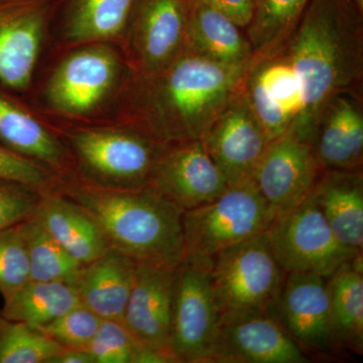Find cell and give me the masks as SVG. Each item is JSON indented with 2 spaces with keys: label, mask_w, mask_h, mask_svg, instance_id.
<instances>
[{
  "label": "cell",
  "mask_w": 363,
  "mask_h": 363,
  "mask_svg": "<svg viewBox=\"0 0 363 363\" xmlns=\"http://www.w3.org/2000/svg\"><path fill=\"white\" fill-rule=\"evenodd\" d=\"M87 351L94 363H145L147 347L133 337L123 322L104 319Z\"/></svg>",
  "instance_id": "cell-31"
},
{
  "label": "cell",
  "mask_w": 363,
  "mask_h": 363,
  "mask_svg": "<svg viewBox=\"0 0 363 363\" xmlns=\"http://www.w3.org/2000/svg\"><path fill=\"white\" fill-rule=\"evenodd\" d=\"M18 224L28 252L30 279L77 286L84 266L45 230L33 213Z\"/></svg>",
  "instance_id": "cell-28"
},
{
  "label": "cell",
  "mask_w": 363,
  "mask_h": 363,
  "mask_svg": "<svg viewBox=\"0 0 363 363\" xmlns=\"http://www.w3.org/2000/svg\"><path fill=\"white\" fill-rule=\"evenodd\" d=\"M327 279L332 330L339 350L362 354V252Z\"/></svg>",
  "instance_id": "cell-25"
},
{
  "label": "cell",
  "mask_w": 363,
  "mask_h": 363,
  "mask_svg": "<svg viewBox=\"0 0 363 363\" xmlns=\"http://www.w3.org/2000/svg\"><path fill=\"white\" fill-rule=\"evenodd\" d=\"M61 179L44 164L0 145V180L16 182L50 193L58 188Z\"/></svg>",
  "instance_id": "cell-34"
},
{
  "label": "cell",
  "mask_w": 363,
  "mask_h": 363,
  "mask_svg": "<svg viewBox=\"0 0 363 363\" xmlns=\"http://www.w3.org/2000/svg\"><path fill=\"white\" fill-rule=\"evenodd\" d=\"M271 211L253 181L227 188L213 201L184 212V257L214 255L267 230Z\"/></svg>",
  "instance_id": "cell-6"
},
{
  "label": "cell",
  "mask_w": 363,
  "mask_h": 363,
  "mask_svg": "<svg viewBox=\"0 0 363 363\" xmlns=\"http://www.w3.org/2000/svg\"><path fill=\"white\" fill-rule=\"evenodd\" d=\"M310 0H259L247 28L253 58L281 49L302 18Z\"/></svg>",
  "instance_id": "cell-29"
},
{
  "label": "cell",
  "mask_w": 363,
  "mask_h": 363,
  "mask_svg": "<svg viewBox=\"0 0 363 363\" xmlns=\"http://www.w3.org/2000/svg\"><path fill=\"white\" fill-rule=\"evenodd\" d=\"M241 85L200 138L229 187L252 180L269 143L248 106Z\"/></svg>",
  "instance_id": "cell-9"
},
{
  "label": "cell",
  "mask_w": 363,
  "mask_h": 363,
  "mask_svg": "<svg viewBox=\"0 0 363 363\" xmlns=\"http://www.w3.org/2000/svg\"><path fill=\"white\" fill-rule=\"evenodd\" d=\"M211 259L183 257L177 267L169 352L177 363H208L219 331Z\"/></svg>",
  "instance_id": "cell-8"
},
{
  "label": "cell",
  "mask_w": 363,
  "mask_h": 363,
  "mask_svg": "<svg viewBox=\"0 0 363 363\" xmlns=\"http://www.w3.org/2000/svg\"><path fill=\"white\" fill-rule=\"evenodd\" d=\"M54 11V0H0L1 84L30 86Z\"/></svg>",
  "instance_id": "cell-14"
},
{
  "label": "cell",
  "mask_w": 363,
  "mask_h": 363,
  "mask_svg": "<svg viewBox=\"0 0 363 363\" xmlns=\"http://www.w3.org/2000/svg\"><path fill=\"white\" fill-rule=\"evenodd\" d=\"M138 262L108 248L98 259L83 267L77 285L81 304L101 319L123 322Z\"/></svg>",
  "instance_id": "cell-21"
},
{
  "label": "cell",
  "mask_w": 363,
  "mask_h": 363,
  "mask_svg": "<svg viewBox=\"0 0 363 363\" xmlns=\"http://www.w3.org/2000/svg\"><path fill=\"white\" fill-rule=\"evenodd\" d=\"M309 362L304 350L272 315H252L219 324L212 362Z\"/></svg>",
  "instance_id": "cell-18"
},
{
  "label": "cell",
  "mask_w": 363,
  "mask_h": 363,
  "mask_svg": "<svg viewBox=\"0 0 363 363\" xmlns=\"http://www.w3.org/2000/svg\"><path fill=\"white\" fill-rule=\"evenodd\" d=\"M225 14L240 28H247L252 23L255 4L253 0H202Z\"/></svg>",
  "instance_id": "cell-36"
},
{
  "label": "cell",
  "mask_w": 363,
  "mask_h": 363,
  "mask_svg": "<svg viewBox=\"0 0 363 363\" xmlns=\"http://www.w3.org/2000/svg\"><path fill=\"white\" fill-rule=\"evenodd\" d=\"M62 348L42 328L11 319L0 309V363H49Z\"/></svg>",
  "instance_id": "cell-30"
},
{
  "label": "cell",
  "mask_w": 363,
  "mask_h": 363,
  "mask_svg": "<svg viewBox=\"0 0 363 363\" xmlns=\"http://www.w3.org/2000/svg\"><path fill=\"white\" fill-rule=\"evenodd\" d=\"M283 48L302 93L300 116L289 130L311 145L324 105L339 93L362 92V13L351 0H310Z\"/></svg>",
  "instance_id": "cell-1"
},
{
  "label": "cell",
  "mask_w": 363,
  "mask_h": 363,
  "mask_svg": "<svg viewBox=\"0 0 363 363\" xmlns=\"http://www.w3.org/2000/svg\"><path fill=\"white\" fill-rule=\"evenodd\" d=\"M135 0H54L64 13V33L72 43L114 39L128 28Z\"/></svg>",
  "instance_id": "cell-26"
},
{
  "label": "cell",
  "mask_w": 363,
  "mask_h": 363,
  "mask_svg": "<svg viewBox=\"0 0 363 363\" xmlns=\"http://www.w3.org/2000/svg\"><path fill=\"white\" fill-rule=\"evenodd\" d=\"M80 176L76 180L105 189L150 187L167 145L135 128H81L68 136Z\"/></svg>",
  "instance_id": "cell-4"
},
{
  "label": "cell",
  "mask_w": 363,
  "mask_h": 363,
  "mask_svg": "<svg viewBox=\"0 0 363 363\" xmlns=\"http://www.w3.org/2000/svg\"><path fill=\"white\" fill-rule=\"evenodd\" d=\"M18 223L0 229V295L4 302L30 281L28 252Z\"/></svg>",
  "instance_id": "cell-32"
},
{
  "label": "cell",
  "mask_w": 363,
  "mask_h": 363,
  "mask_svg": "<svg viewBox=\"0 0 363 363\" xmlns=\"http://www.w3.org/2000/svg\"><path fill=\"white\" fill-rule=\"evenodd\" d=\"M79 304L77 286L30 279L4 302L1 312L11 319L44 328Z\"/></svg>",
  "instance_id": "cell-27"
},
{
  "label": "cell",
  "mask_w": 363,
  "mask_h": 363,
  "mask_svg": "<svg viewBox=\"0 0 363 363\" xmlns=\"http://www.w3.org/2000/svg\"><path fill=\"white\" fill-rule=\"evenodd\" d=\"M255 1V6H257V4H259V0H253Z\"/></svg>",
  "instance_id": "cell-39"
},
{
  "label": "cell",
  "mask_w": 363,
  "mask_h": 363,
  "mask_svg": "<svg viewBox=\"0 0 363 363\" xmlns=\"http://www.w3.org/2000/svg\"><path fill=\"white\" fill-rule=\"evenodd\" d=\"M33 215L83 266L101 257L109 248L94 218L59 191L43 196Z\"/></svg>",
  "instance_id": "cell-22"
},
{
  "label": "cell",
  "mask_w": 363,
  "mask_h": 363,
  "mask_svg": "<svg viewBox=\"0 0 363 363\" xmlns=\"http://www.w3.org/2000/svg\"><path fill=\"white\" fill-rule=\"evenodd\" d=\"M322 169L311 145L288 130L269 143L252 181L274 218L311 194Z\"/></svg>",
  "instance_id": "cell-11"
},
{
  "label": "cell",
  "mask_w": 363,
  "mask_h": 363,
  "mask_svg": "<svg viewBox=\"0 0 363 363\" xmlns=\"http://www.w3.org/2000/svg\"><path fill=\"white\" fill-rule=\"evenodd\" d=\"M118 57L104 45L72 52L54 71L45 88L50 105L61 113L84 116L108 96L118 77Z\"/></svg>",
  "instance_id": "cell-12"
},
{
  "label": "cell",
  "mask_w": 363,
  "mask_h": 363,
  "mask_svg": "<svg viewBox=\"0 0 363 363\" xmlns=\"http://www.w3.org/2000/svg\"><path fill=\"white\" fill-rule=\"evenodd\" d=\"M311 147L323 169H362V92L339 93L324 105L318 118Z\"/></svg>",
  "instance_id": "cell-19"
},
{
  "label": "cell",
  "mask_w": 363,
  "mask_h": 363,
  "mask_svg": "<svg viewBox=\"0 0 363 363\" xmlns=\"http://www.w3.org/2000/svg\"><path fill=\"white\" fill-rule=\"evenodd\" d=\"M351 1H352L353 4L357 6L358 11L363 13V0H351Z\"/></svg>",
  "instance_id": "cell-38"
},
{
  "label": "cell",
  "mask_w": 363,
  "mask_h": 363,
  "mask_svg": "<svg viewBox=\"0 0 363 363\" xmlns=\"http://www.w3.org/2000/svg\"><path fill=\"white\" fill-rule=\"evenodd\" d=\"M312 194L339 241L362 252V169H322Z\"/></svg>",
  "instance_id": "cell-20"
},
{
  "label": "cell",
  "mask_w": 363,
  "mask_h": 363,
  "mask_svg": "<svg viewBox=\"0 0 363 363\" xmlns=\"http://www.w3.org/2000/svg\"><path fill=\"white\" fill-rule=\"evenodd\" d=\"M242 28L202 0H189L185 49L229 66L247 65L252 47Z\"/></svg>",
  "instance_id": "cell-23"
},
{
  "label": "cell",
  "mask_w": 363,
  "mask_h": 363,
  "mask_svg": "<svg viewBox=\"0 0 363 363\" xmlns=\"http://www.w3.org/2000/svg\"><path fill=\"white\" fill-rule=\"evenodd\" d=\"M45 194L47 193L23 184L0 180V229L33 215Z\"/></svg>",
  "instance_id": "cell-35"
},
{
  "label": "cell",
  "mask_w": 363,
  "mask_h": 363,
  "mask_svg": "<svg viewBox=\"0 0 363 363\" xmlns=\"http://www.w3.org/2000/svg\"><path fill=\"white\" fill-rule=\"evenodd\" d=\"M326 279L311 272H288L269 315L303 350L329 357L339 348L332 330Z\"/></svg>",
  "instance_id": "cell-10"
},
{
  "label": "cell",
  "mask_w": 363,
  "mask_h": 363,
  "mask_svg": "<svg viewBox=\"0 0 363 363\" xmlns=\"http://www.w3.org/2000/svg\"><path fill=\"white\" fill-rule=\"evenodd\" d=\"M150 187L185 212L213 201L229 186L197 140L166 145Z\"/></svg>",
  "instance_id": "cell-15"
},
{
  "label": "cell",
  "mask_w": 363,
  "mask_h": 363,
  "mask_svg": "<svg viewBox=\"0 0 363 363\" xmlns=\"http://www.w3.org/2000/svg\"><path fill=\"white\" fill-rule=\"evenodd\" d=\"M264 234L286 274L311 272L328 278L360 253L336 238L312 192L297 206L274 216Z\"/></svg>",
  "instance_id": "cell-7"
},
{
  "label": "cell",
  "mask_w": 363,
  "mask_h": 363,
  "mask_svg": "<svg viewBox=\"0 0 363 363\" xmlns=\"http://www.w3.org/2000/svg\"><path fill=\"white\" fill-rule=\"evenodd\" d=\"M285 276L264 233L217 253L211 259L210 281L219 324L269 314Z\"/></svg>",
  "instance_id": "cell-5"
},
{
  "label": "cell",
  "mask_w": 363,
  "mask_h": 363,
  "mask_svg": "<svg viewBox=\"0 0 363 363\" xmlns=\"http://www.w3.org/2000/svg\"><path fill=\"white\" fill-rule=\"evenodd\" d=\"M102 320L86 306L79 304L42 329L63 348L87 350Z\"/></svg>",
  "instance_id": "cell-33"
},
{
  "label": "cell",
  "mask_w": 363,
  "mask_h": 363,
  "mask_svg": "<svg viewBox=\"0 0 363 363\" xmlns=\"http://www.w3.org/2000/svg\"><path fill=\"white\" fill-rule=\"evenodd\" d=\"M0 145L44 164L62 178L70 157L65 145L26 109L0 93Z\"/></svg>",
  "instance_id": "cell-24"
},
{
  "label": "cell",
  "mask_w": 363,
  "mask_h": 363,
  "mask_svg": "<svg viewBox=\"0 0 363 363\" xmlns=\"http://www.w3.org/2000/svg\"><path fill=\"white\" fill-rule=\"evenodd\" d=\"M189 0H135L126 30L140 74L167 68L186 45Z\"/></svg>",
  "instance_id": "cell-16"
},
{
  "label": "cell",
  "mask_w": 363,
  "mask_h": 363,
  "mask_svg": "<svg viewBox=\"0 0 363 363\" xmlns=\"http://www.w3.org/2000/svg\"><path fill=\"white\" fill-rule=\"evenodd\" d=\"M57 191L97 222L109 248L138 262L178 266L184 257V211L152 187L116 190L63 178Z\"/></svg>",
  "instance_id": "cell-3"
},
{
  "label": "cell",
  "mask_w": 363,
  "mask_h": 363,
  "mask_svg": "<svg viewBox=\"0 0 363 363\" xmlns=\"http://www.w3.org/2000/svg\"><path fill=\"white\" fill-rule=\"evenodd\" d=\"M250 65H224L184 49L162 71L140 74L131 104L133 128L164 145L200 140Z\"/></svg>",
  "instance_id": "cell-2"
},
{
  "label": "cell",
  "mask_w": 363,
  "mask_h": 363,
  "mask_svg": "<svg viewBox=\"0 0 363 363\" xmlns=\"http://www.w3.org/2000/svg\"><path fill=\"white\" fill-rule=\"evenodd\" d=\"M49 363H94V359L86 350L62 348Z\"/></svg>",
  "instance_id": "cell-37"
},
{
  "label": "cell",
  "mask_w": 363,
  "mask_h": 363,
  "mask_svg": "<svg viewBox=\"0 0 363 363\" xmlns=\"http://www.w3.org/2000/svg\"><path fill=\"white\" fill-rule=\"evenodd\" d=\"M241 88L269 142L290 130L300 116V82L283 47L271 55L252 59Z\"/></svg>",
  "instance_id": "cell-13"
},
{
  "label": "cell",
  "mask_w": 363,
  "mask_h": 363,
  "mask_svg": "<svg viewBox=\"0 0 363 363\" xmlns=\"http://www.w3.org/2000/svg\"><path fill=\"white\" fill-rule=\"evenodd\" d=\"M177 267L138 262L135 283L123 320L138 342L172 357L169 337Z\"/></svg>",
  "instance_id": "cell-17"
}]
</instances>
